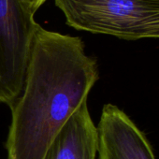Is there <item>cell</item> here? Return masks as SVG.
I'll use <instances>...</instances> for the list:
<instances>
[{"label": "cell", "mask_w": 159, "mask_h": 159, "mask_svg": "<svg viewBox=\"0 0 159 159\" xmlns=\"http://www.w3.org/2000/svg\"><path fill=\"white\" fill-rule=\"evenodd\" d=\"M24 4V6L33 14L37 12V11L43 6L48 0H20Z\"/></svg>", "instance_id": "cell-6"}, {"label": "cell", "mask_w": 159, "mask_h": 159, "mask_svg": "<svg viewBox=\"0 0 159 159\" xmlns=\"http://www.w3.org/2000/svg\"><path fill=\"white\" fill-rule=\"evenodd\" d=\"M20 0H0V103L20 97L39 24Z\"/></svg>", "instance_id": "cell-3"}, {"label": "cell", "mask_w": 159, "mask_h": 159, "mask_svg": "<svg viewBox=\"0 0 159 159\" xmlns=\"http://www.w3.org/2000/svg\"><path fill=\"white\" fill-rule=\"evenodd\" d=\"M98 78L97 59L86 54L81 38L39 25L24 89L10 106L7 159H44L58 132L87 101Z\"/></svg>", "instance_id": "cell-1"}, {"label": "cell", "mask_w": 159, "mask_h": 159, "mask_svg": "<svg viewBox=\"0 0 159 159\" xmlns=\"http://www.w3.org/2000/svg\"><path fill=\"white\" fill-rule=\"evenodd\" d=\"M97 130L98 159H156L145 134L113 104L103 107Z\"/></svg>", "instance_id": "cell-4"}, {"label": "cell", "mask_w": 159, "mask_h": 159, "mask_svg": "<svg viewBox=\"0 0 159 159\" xmlns=\"http://www.w3.org/2000/svg\"><path fill=\"white\" fill-rule=\"evenodd\" d=\"M70 27L125 40L159 39V0H54Z\"/></svg>", "instance_id": "cell-2"}, {"label": "cell", "mask_w": 159, "mask_h": 159, "mask_svg": "<svg viewBox=\"0 0 159 159\" xmlns=\"http://www.w3.org/2000/svg\"><path fill=\"white\" fill-rule=\"evenodd\" d=\"M98 130L83 103L64 125L50 145L44 159H96Z\"/></svg>", "instance_id": "cell-5"}]
</instances>
